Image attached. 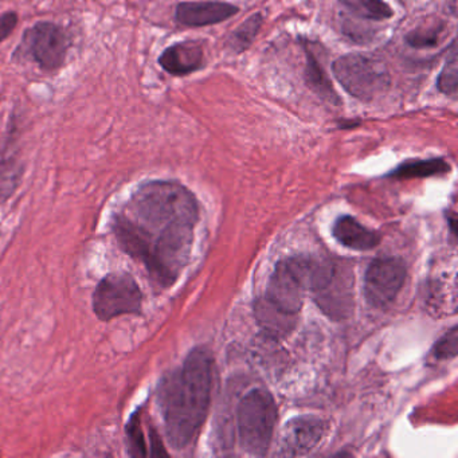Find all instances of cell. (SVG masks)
I'll return each mask as SVG.
<instances>
[{"mask_svg":"<svg viewBox=\"0 0 458 458\" xmlns=\"http://www.w3.org/2000/svg\"><path fill=\"white\" fill-rule=\"evenodd\" d=\"M240 12L234 4L225 2H183L176 6L175 20L187 28L218 25Z\"/></svg>","mask_w":458,"mask_h":458,"instance_id":"cell-11","label":"cell"},{"mask_svg":"<svg viewBox=\"0 0 458 458\" xmlns=\"http://www.w3.org/2000/svg\"><path fill=\"white\" fill-rule=\"evenodd\" d=\"M327 433V423L318 418H294L284 426L278 441V455L297 457L312 452Z\"/></svg>","mask_w":458,"mask_h":458,"instance_id":"cell-10","label":"cell"},{"mask_svg":"<svg viewBox=\"0 0 458 458\" xmlns=\"http://www.w3.org/2000/svg\"><path fill=\"white\" fill-rule=\"evenodd\" d=\"M128 441V452L132 457H147L149 447L147 445V436L143 430V410L133 412L125 428Z\"/></svg>","mask_w":458,"mask_h":458,"instance_id":"cell-20","label":"cell"},{"mask_svg":"<svg viewBox=\"0 0 458 458\" xmlns=\"http://www.w3.org/2000/svg\"><path fill=\"white\" fill-rule=\"evenodd\" d=\"M213 388V359L203 348L192 350L181 369L162 377L157 398L168 442L176 450L194 444L208 417Z\"/></svg>","mask_w":458,"mask_h":458,"instance_id":"cell-2","label":"cell"},{"mask_svg":"<svg viewBox=\"0 0 458 458\" xmlns=\"http://www.w3.org/2000/svg\"><path fill=\"white\" fill-rule=\"evenodd\" d=\"M308 289L324 315L337 321L350 318L355 302V275L350 262L331 259L313 265Z\"/></svg>","mask_w":458,"mask_h":458,"instance_id":"cell-3","label":"cell"},{"mask_svg":"<svg viewBox=\"0 0 458 458\" xmlns=\"http://www.w3.org/2000/svg\"><path fill=\"white\" fill-rule=\"evenodd\" d=\"M332 234L340 245L355 251L372 250L379 245L382 238L379 233L369 229L350 216L336 219L332 227Z\"/></svg>","mask_w":458,"mask_h":458,"instance_id":"cell-13","label":"cell"},{"mask_svg":"<svg viewBox=\"0 0 458 458\" xmlns=\"http://www.w3.org/2000/svg\"><path fill=\"white\" fill-rule=\"evenodd\" d=\"M18 25V15L15 12H7L0 17V44L6 41Z\"/></svg>","mask_w":458,"mask_h":458,"instance_id":"cell-24","label":"cell"},{"mask_svg":"<svg viewBox=\"0 0 458 458\" xmlns=\"http://www.w3.org/2000/svg\"><path fill=\"white\" fill-rule=\"evenodd\" d=\"M458 332L457 328L450 329L445 334L433 348V356L437 360H444V359H453L457 356L458 351Z\"/></svg>","mask_w":458,"mask_h":458,"instance_id":"cell-23","label":"cell"},{"mask_svg":"<svg viewBox=\"0 0 458 458\" xmlns=\"http://www.w3.org/2000/svg\"><path fill=\"white\" fill-rule=\"evenodd\" d=\"M254 315L261 328L270 336L281 337L293 331L296 318L285 315L267 304L264 299H259L254 304Z\"/></svg>","mask_w":458,"mask_h":458,"instance_id":"cell-15","label":"cell"},{"mask_svg":"<svg viewBox=\"0 0 458 458\" xmlns=\"http://www.w3.org/2000/svg\"><path fill=\"white\" fill-rule=\"evenodd\" d=\"M262 22H264V17L261 13L251 15L250 18L245 21L237 30L233 31L230 36L229 45L230 49L234 53H242L248 50L249 47L253 44L254 38L259 34V29H261Z\"/></svg>","mask_w":458,"mask_h":458,"instance_id":"cell-19","label":"cell"},{"mask_svg":"<svg viewBox=\"0 0 458 458\" xmlns=\"http://www.w3.org/2000/svg\"><path fill=\"white\" fill-rule=\"evenodd\" d=\"M332 72L345 92L360 101L375 100L391 85L387 66L366 55H347L337 58Z\"/></svg>","mask_w":458,"mask_h":458,"instance_id":"cell-5","label":"cell"},{"mask_svg":"<svg viewBox=\"0 0 458 458\" xmlns=\"http://www.w3.org/2000/svg\"><path fill=\"white\" fill-rule=\"evenodd\" d=\"M441 33V28L417 29V30L410 31L404 41L414 49H431V47H438Z\"/></svg>","mask_w":458,"mask_h":458,"instance_id":"cell-22","label":"cell"},{"mask_svg":"<svg viewBox=\"0 0 458 458\" xmlns=\"http://www.w3.org/2000/svg\"><path fill=\"white\" fill-rule=\"evenodd\" d=\"M199 218L197 198L178 182H146L111 222L112 234L152 283L170 288L186 267Z\"/></svg>","mask_w":458,"mask_h":458,"instance_id":"cell-1","label":"cell"},{"mask_svg":"<svg viewBox=\"0 0 458 458\" xmlns=\"http://www.w3.org/2000/svg\"><path fill=\"white\" fill-rule=\"evenodd\" d=\"M449 171L450 165L444 159L412 160L402 163L395 170L391 171L388 176L395 179L430 178L444 175Z\"/></svg>","mask_w":458,"mask_h":458,"instance_id":"cell-17","label":"cell"},{"mask_svg":"<svg viewBox=\"0 0 458 458\" xmlns=\"http://www.w3.org/2000/svg\"><path fill=\"white\" fill-rule=\"evenodd\" d=\"M457 45H455V41H453L452 47H450V55H447L446 63H445L444 69H442L441 73H439L438 81H437V88H438L439 92L453 98H457Z\"/></svg>","mask_w":458,"mask_h":458,"instance_id":"cell-21","label":"cell"},{"mask_svg":"<svg viewBox=\"0 0 458 458\" xmlns=\"http://www.w3.org/2000/svg\"><path fill=\"white\" fill-rule=\"evenodd\" d=\"M406 278V267L399 259H377L364 277V297L374 308H387L398 296Z\"/></svg>","mask_w":458,"mask_h":458,"instance_id":"cell-8","label":"cell"},{"mask_svg":"<svg viewBox=\"0 0 458 458\" xmlns=\"http://www.w3.org/2000/svg\"><path fill=\"white\" fill-rule=\"evenodd\" d=\"M301 47L305 53V61H307V64H305V82H307L308 88L318 98L328 103L329 106H339L342 104V100H340L339 95L335 90L334 85L329 81L323 65H321L318 57L313 55L310 47H308V41L301 39Z\"/></svg>","mask_w":458,"mask_h":458,"instance_id":"cell-14","label":"cell"},{"mask_svg":"<svg viewBox=\"0 0 458 458\" xmlns=\"http://www.w3.org/2000/svg\"><path fill=\"white\" fill-rule=\"evenodd\" d=\"M312 267V262L304 257L284 259L276 267L262 299L280 312L297 318L310 288Z\"/></svg>","mask_w":458,"mask_h":458,"instance_id":"cell-6","label":"cell"},{"mask_svg":"<svg viewBox=\"0 0 458 458\" xmlns=\"http://www.w3.org/2000/svg\"><path fill=\"white\" fill-rule=\"evenodd\" d=\"M22 168L18 162L17 152L12 143L0 154V199H7L20 183Z\"/></svg>","mask_w":458,"mask_h":458,"instance_id":"cell-18","label":"cell"},{"mask_svg":"<svg viewBox=\"0 0 458 458\" xmlns=\"http://www.w3.org/2000/svg\"><path fill=\"white\" fill-rule=\"evenodd\" d=\"M277 420L275 399L265 390L246 394L238 406L240 445L248 454L265 455L272 444Z\"/></svg>","mask_w":458,"mask_h":458,"instance_id":"cell-4","label":"cell"},{"mask_svg":"<svg viewBox=\"0 0 458 458\" xmlns=\"http://www.w3.org/2000/svg\"><path fill=\"white\" fill-rule=\"evenodd\" d=\"M98 320L111 321L124 315H141L143 293L130 273H109L98 281L92 299Z\"/></svg>","mask_w":458,"mask_h":458,"instance_id":"cell-7","label":"cell"},{"mask_svg":"<svg viewBox=\"0 0 458 458\" xmlns=\"http://www.w3.org/2000/svg\"><path fill=\"white\" fill-rule=\"evenodd\" d=\"M25 42L31 57L44 71H57L65 64L69 41L60 26L38 22L26 33Z\"/></svg>","mask_w":458,"mask_h":458,"instance_id":"cell-9","label":"cell"},{"mask_svg":"<svg viewBox=\"0 0 458 458\" xmlns=\"http://www.w3.org/2000/svg\"><path fill=\"white\" fill-rule=\"evenodd\" d=\"M159 65L171 76L183 77L194 73L205 65L203 47L197 42H179L162 53Z\"/></svg>","mask_w":458,"mask_h":458,"instance_id":"cell-12","label":"cell"},{"mask_svg":"<svg viewBox=\"0 0 458 458\" xmlns=\"http://www.w3.org/2000/svg\"><path fill=\"white\" fill-rule=\"evenodd\" d=\"M340 4L347 15L356 21L383 22L394 15L385 0H340Z\"/></svg>","mask_w":458,"mask_h":458,"instance_id":"cell-16","label":"cell"}]
</instances>
